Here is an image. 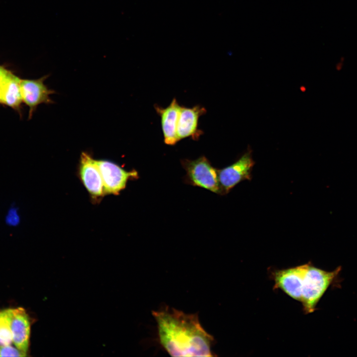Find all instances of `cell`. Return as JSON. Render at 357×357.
I'll return each instance as SVG.
<instances>
[{
  "mask_svg": "<svg viewBox=\"0 0 357 357\" xmlns=\"http://www.w3.org/2000/svg\"><path fill=\"white\" fill-rule=\"evenodd\" d=\"M159 341L173 357H213V337L201 326L197 314L173 308L154 311Z\"/></svg>",
  "mask_w": 357,
  "mask_h": 357,
  "instance_id": "6da1fadb",
  "label": "cell"
},
{
  "mask_svg": "<svg viewBox=\"0 0 357 357\" xmlns=\"http://www.w3.org/2000/svg\"><path fill=\"white\" fill-rule=\"evenodd\" d=\"M341 267L327 271L316 267L311 262L285 269L274 270L271 278L274 289H280L302 304L305 314L313 312L316 306L330 286L339 285Z\"/></svg>",
  "mask_w": 357,
  "mask_h": 357,
  "instance_id": "7a4b0ae2",
  "label": "cell"
},
{
  "mask_svg": "<svg viewBox=\"0 0 357 357\" xmlns=\"http://www.w3.org/2000/svg\"><path fill=\"white\" fill-rule=\"evenodd\" d=\"M181 164L186 172L183 179L185 183L221 195L218 170L205 157L194 160H182Z\"/></svg>",
  "mask_w": 357,
  "mask_h": 357,
  "instance_id": "3957f363",
  "label": "cell"
},
{
  "mask_svg": "<svg viewBox=\"0 0 357 357\" xmlns=\"http://www.w3.org/2000/svg\"><path fill=\"white\" fill-rule=\"evenodd\" d=\"M100 172L104 195H118L126 186L130 179L139 178L135 170L127 171L118 165L106 160H95Z\"/></svg>",
  "mask_w": 357,
  "mask_h": 357,
  "instance_id": "277c9868",
  "label": "cell"
},
{
  "mask_svg": "<svg viewBox=\"0 0 357 357\" xmlns=\"http://www.w3.org/2000/svg\"><path fill=\"white\" fill-rule=\"evenodd\" d=\"M254 164L251 151L248 150L233 164L218 170L221 195L227 194L241 181L250 180Z\"/></svg>",
  "mask_w": 357,
  "mask_h": 357,
  "instance_id": "5b68a950",
  "label": "cell"
},
{
  "mask_svg": "<svg viewBox=\"0 0 357 357\" xmlns=\"http://www.w3.org/2000/svg\"><path fill=\"white\" fill-rule=\"evenodd\" d=\"M79 175L83 185L93 199L99 200L104 195L103 180L95 159L84 152L80 155Z\"/></svg>",
  "mask_w": 357,
  "mask_h": 357,
  "instance_id": "8992f818",
  "label": "cell"
},
{
  "mask_svg": "<svg viewBox=\"0 0 357 357\" xmlns=\"http://www.w3.org/2000/svg\"><path fill=\"white\" fill-rule=\"evenodd\" d=\"M47 77L48 76L45 75L38 79L20 80L22 101L29 107L30 116L39 105L53 103L50 95L55 92L45 84L44 81Z\"/></svg>",
  "mask_w": 357,
  "mask_h": 357,
  "instance_id": "52a82bcc",
  "label": "cell"
},
{
  "mask_svg": "<svg viewBox=\"0 0 357 357\" xmlns=\"http://www.w3.org/2000/svg\"><path fill=\"white\" fill-rule=\"evenodd\" d=\"M12 342L17 349L27 354L29 349L31 323L22 308L10 309Z\"/></svg>",
  "mask_w": 357,
  "mask_h": 357,
  "instance_id": "ba28073f",
  "label": "cell"
},
{
  "mask_svg": "<svg viewBox=\"0 0 357 357\" xmlns=\"http://www.w3.org/2000/svg\"><path fill=\"white\" fill-rule=\"evenodd\" d=\"M180 108L176 99L165 108L155 107L161 117L164 140L167 145H174L178 141L177 131Z\"/></svg>",
  "mask_w": 357,
  "mask_h": 357,
  "instance_id": "9c48e42d",
  "label": "cell"
},
{
  "mask_svg": "<svg viewBox=\"0 0 357 357\" xmlns=\"http://www.w3.org/2000/svg\"><path fill=\"white\" fill-rule=\"evenodd\" d=\"M205 112V108L199 106L190 108L180 106L177 131L178 141L190 136L195 138L199 135L198 119Z\"/></svg>",
  "mask_w": 357,
  "mask_h": 357,
  "instance_id": "30bf717a",
  "label": "cell"
},
{
  "mask_svg": "<svg viewBox=\"0 0 357 357\" xmlns=\"http://www.w3.org/2000/svg\"><path fill=\"white\" fill-rule=\"evenodd\" d=\"M20 80L11 72L7 75L0 92V103L13 108L19 107L23 102Z\"/></svg>",
  "mask_w": 357,
  "mask_h": 357,
  "instance_id": "8fae6325",
  "label": "cell"
},
{
  "mask_svg": "<svg viewBox=\"0 0 357 357\" xmlns=\"http://www.w3.org/2000/svg\"><path fill=\"white\" fill-rule=\"evenodd\" d=\"M12 342L10 312L8 309L0 311V346L10 345Z\"/></svg>",
  "mask_w": 357,
  "mask_h": 357,
  "instance_id": "7c38bea8",
  "label": "cell"
},
{
  "mask_svg": "<svg viewBox=\"0 0 357 357\" xmlns=\"http://www.w3.org/2000/svg\"><path fill=\"white\" fill-rule=\"evenodd\" d=\"M4 223L9 227H18L21 220L18 208L15 205H11L6 212L4 216Z\"/></svg>",
  "mask_w": 357,
  "mask_h": 357,
  "instance_id": "4fadbf2b",
  "label": "cell"
},
{
  "mask_svg": "<svg viewBox=\"0 0 357 357\" xmlns=\"http://www.w3.org/2000/svg\"><path fill=\"white\" fill-rule=\"evenodd\" d=\"M27 354L10 345L0 346V357H25Z\"/></svg>",
  "mask_w": 357,
  "mask_h": 357,
  "instance_id": "5bb4252c",
  "label": "cell"
},
{
  "mask_svg": "<svg viewBox=\"0 0 357 357\" xmlns=\"http://www.w3.org/2000/svg\"><path fill=\"white\" fill-rule=\"evenodd\" d=\"M9 73L10 71H8L4 67L0 66V77H4L6 76Z\"/></svg>",
  "mask_w": 357,
  "mask_h": 357,
  "instance_id": "9a60e30c",
  "label": "cell"
},
{
  "mask_svg": "<svg viewBox=\"0 0 357 357\" xmlns=\"http://www.w3.org/2000/svg\"><path fill=\"white\" fill-rule=\"evenodd\" d=\"M6 76H5V77H2V78H1V77H0V91H1V88H2V85H3L4 80V79H5V78Z\"/></svg>",
  "mask_w": 357,
  "mask_h": 357,
  "instance_id": "2e32d148",
  "label": "cell"
}]
</instances>
